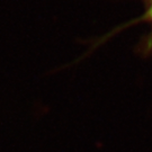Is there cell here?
Here are the masks:
<instances>
[{
  "label": "cell",
  "instance_id": "1",
  "mask_svg": "<svg viewBox=\"0 0 152 152\" xmlns=\"http://www.w3.org/2000/svg\"><path fill=\"white\" fill-rule=\"evenodd\" d=\"M142 20L149 23L152 26V0H147L145 11H144L143 15L137 19V22H142Z\"/></svg>",
  "mask_w": 152,
  "mask_h": 152
}]
</instances>
